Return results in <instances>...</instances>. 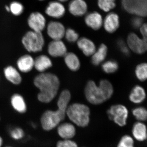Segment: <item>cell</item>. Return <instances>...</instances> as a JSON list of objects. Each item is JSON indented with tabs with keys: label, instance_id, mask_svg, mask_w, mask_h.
Segmentation results:
<instances>
[{
	"label": "cell",
	"instance_id": "b9f144b4",
	"mask_svg": "<svg viewBox=\"0 0 147 147\" xmlns=\"http://www.w3.org/2000/svg\"><path fill=\"white\" fill-rule=\"evenodd\" d=\"M56 1H58L60 2L63 3L67 1L68 0H56Z\"/></svg>",
	"mask_w": 147,
	"mask_h": 147
},
{
	"label": "cell",
	"instance_id": "d590c367",
	"mask_svg": "<svg viewBox=\"0 0 147 147\" xmlns=\"http://www.w3.org/2000/svg\"><path fill=\"white\" fill-rule=\"evenodd\" d=\"M56 147H78L76 142L71 139H62L56 144Z\"/></svg>",
	"mask_w": 147,
	"mask_h": 147
},
{
	"label": "cell",
	"instance_id": "52a82bcc",
	"mask_svg": "<svg viewBox=\"0 0 147 147\" xmlns=\"http://www.w3.org/2000/svg\"><path fill=\"white\" fill-rule=\"evenodd\" d=\"M108 117L119 126H125L127 123L128 110L124 105H113L107 111Z\"/></svg>",
	"mask_w": 147,
	"mask_h": 147
},
{
	"label": "cell",
	"instance_id": "5b68a950",
	"mask_svg": "<svg viewBox=\"0 0 147 147\" xmlns=\"http://www.w3.org/2000/svg\"><path fill=\"white\" fill-rule=\"evenodd\" d=\"M123 9L126 12L144 18L147 15V0H121Z\"/></svg>",
	"mask_w": 147,
	"mask_h": 147
},
{
	"label": "cell",
	"instance_id": "2e32d148",
	"mask_svg": "<svg viewBox=\"0 0 147 147\" xmlns=\"http://www.w3.org/2000/svg\"><path fill=\"white\" fill-rule=\"evenodd\" d=\"M57 128L58 135L62 139H71L76 135V128L69 123H60Z\"/></svg>",
	"mask_w": 147,
	"mask_h": 147
},
{
	"label": "cell",
	"instance_id": "f1b7e54d",
	"mask_svg": "<svg viewBox=\"0 0 147 147\" xmlns=\"http://www.w3.org/2000/svg\"><path fill=\"white\" fill-rule=\"evenodd\" d=\"M97 5L102 11L108 12L115 8L117 4L116 0H97Z\"/></svg>",
	"mask_w": 147,
	"mask_h": 147
},
{
	"label": "cell",
	"instance_id": "83f0119b",
	"mask_svg": "<svg viewBox=\"0 0 147 147\" xmlns=\"http://www.w3.org/2000/svg\"><path fill=\"white\" fill-rule=\"evenodd\" d=\"M8 134L9 137L15 141H20L23 140L25 137L26 133L22 127L15 126L11 127L9 130Z\"/></svg>",
	"mask_w": 147,
	"mask_h": 147
},
{
	"label": "cell",
	"instance_id": "f6af8a7d",
	"mask_svg": "<svg viewBox=\"0 0 147 147\" xmlns=\"http://www.w3.org/2000/svg\"><path fill=\"white\" fill-rule=\"evenodd\" d=\"M1 114H0V121H1Z\"/></svg>",
	"mask_w": 147,
	"mask_h": 147
},
{
	"label": "cell",
	"instance_id": "f546056e",
	"mask_svg": "<svg viewBox=\"0 0 147 147\" xmlns=\"http://www.w3.org/2000/svg\"><path fill=\"white\" fill-rule=\"evenodd\" d=\"M10 12L15 16H19L23 14L24 11V6L22 3L18 1H13L9 5Z\"/></svg>",
	"mask_w": 147,
	"mask_h": 147
},
{
	"label": "cell",
	"instance_id": "cb8c5ba5",
	"mask_svg": "<svg viewBox=\"0 0 147 147\" xmlns=\"http://www.w3.org/2000/svg\"><path fill=\"white\" fill-rule=\"evenodd\" d=\"M132 133L133 137L137 141L139 142L144 141L147 138L146 125L141 122L136 123L132 127Z\"/></svg>",
	"mask_w": 147,
	"mask_h": 147
},
{
	"label": "cell",
	"instance_id": "7a4b0ae2",
	"mask_svg": "<svg viewBox=\"0 0 147 147\" xmlns=\"http://www.w3.org/2000/svg\"><path fill=\"white\" fill-rule=\"evenodd\" d=\"M90 111L88 106L79 103H74L68 106L66 115L74 123L80 127H86L90 121Z\"/></svg>",
	"mask_w": 147,
	"mask_h": 147
},
{
	"label": "cell",
	"instance_id": "7c38bea8",
	"mask_svg": "<svg viewBox=\"0 0 147 147\" xmlns=\"http://www.w3.org/2000/svg\"><path fill=\"white\" fill-rule=\"evenodd\" d=\"M120 18L117 13L114 12H110L105 16L103 20L104 28L109 33H114L120 26Z\"/></svg>",
	"mask_w": 147,
	"mask_h": 147
},
{
	"label": "cell",
	"instance_id": "4316f807",
	"mask_svg": "<svg viewBox=\"0 0 147 147\" xmlns=\"http://www.w3.org/2000/svg\"><path fill=\"white\" fill-rule=\"evenodd\" d=\"M98 86L100 88L106 100L111 98L114 92V89L113 85L109 81L105 79L101 80Z\"/></svg>",
	"mask_w": 147,
	"mask_h": 147
},
{
	"label": "cell",
	"instance_id": "60d3db41",
	"mask_svg": "<svg viewBox=\"0 0 147 147\" xmlns=\"http://www.w3.org/2000/svg\"><path fill=\"white\" fill-rule=\"evenodd\" d=\"M5 10L7 12H10V10H9V5H5Z\"/></svg>",
	"mask_w": 147,
	"mask_h": 147
},
{
	"label": "cell",
	"instance_id": "d6a6232c",
	"mask_svg": "<svg viewBox=\"0 0 147 147\" xmlns=\"http://www.w3.org/2000/svg\"><path fill=\"white\" fill-rule=\"evenodd\" d=\"M132 113L137 120L140 122L146 120L147 111L144 107H139L134 108L132 110Z\"/></svg>",
	"mask_w": 147,
	"mask_h": 147
},
{
	"label": "cell",
	"instance_id": "ee69618b",
	"mask_svg": "<svg viewBox=\"0 0 147 147\" xmlns=\"http://www.w3.org/2000/svg\"><path fill=\"white\" fill-rule=\"evenodd\" d=\"M38 1H45V0H38Z\"/></svg>",
	"mask_w": 147,
	"mask_h": 147
},
{
	"label": "cell",
	"instance_id": "277c9868",
	"mask_svg": "<svg viewBox=\"0 0 147 147\" xmlns=\"http://www.w3.org/2000/svg\"><path fill=\"white\" fill-rule=\"evenodd\" d=\"M22 43L28 52L36 53L42 51L45 45V38L42 32L31 30L24 35Z\"/></svg>",
	"mask_w": 147,
	"mask_h": 147
},
{
	"label": "cell",
	"instance_id": "7bdbcfd3",
	"mask_svg": "<svg viewBox=\"0 0 147 147\" xmlns=\"http://www.w3.org/2000/svg\"><path fill=\"white\" fill-rule=\"evenodd\" d=\"M3 147H14L12 146H3Z\"/></svg>",
	"mask_w": 147,
	"mask_h": 147
},
{
	"label": "cell",
	"instance_id": "ffe728a7",
	"mask_svg": "<svg viewBox=\"0 0 147 147\" xmlns=\"http://www.w3.org/2000/svg\"><path fill=\"white\" fill-rule=\"evenodd\" d=\"M52 66V61L47 55H39L34 59V68L40 73L45 72Z\"/></svg>",
	"mask_w": 147,
	"mask_h": 147
},
{
	"label": "cell",
	"instance_id": "44dd1931",
	"mask_svg": "<svg viewBox=\"0 0 147 147\" xmlns=\"http://www.w3.org/2000/svg\"><path fill=\"white\" fill-rule=\"evenodd\" d=\"M4 74L6 79L14 85H19L22 82V77L19 70L12 66H8L4 69Z\"/></svg>",
	"mask_w": 147,
	"mask_h": 147
},
{
	"label": "cell",
	"instance_id": "4dcf8cb0",
	"mask_svg": "<svg viewBox=\"0 0 147 147\" xmlns=\"http://www.w3.org/2000/svg\"><path fill=\"white\" fill-rule=\"evenodd\" d=\"M147 63H143L136 67L135 73L136 77L139 81L144 82L147 78Z\"/></svg>",
	"mask_w": 147,
	"mask_h": 147
},
{
	"label": "cell",
	"instance_id": "7402d4cb",
	"mask_svg": "<svg viewBox=\"0 0 147 147\" xmlns=\"http://www.w3.org/2000/svg\"><path fill=\"white\" fill-rule=\"evenodd\" d=\"M146 94L144 89L137 85L133 88L129 95V99L131 102L139 104L146 99Z\"/></svg>",
	"mask_w": 147,
	"mask_h": 147
},
{
	"label": "cell",
	"instance_id": "484cf974",
	"mask_svg": "<svg viewBox=\"0 0 147 147\" xmlns=\"http://www.w3.org/2000/svg\"><path fill=\"white\" fill-rule=\"evenodd\" d=\"M108 47L105 44H101L98 49L94 53L92 57L91 62L93 65L97 66L105 60L107 53Z\"/></svg>",
	"mask_w": 147,
	"mask_h": 147
},
{
	"label": "cell",
	"instance_id": "6da1fadb",
	"mask_svg": "<svg viewBox=\"0 0 147 147\" xmlns=\"http://www.w3.org/2000/svg\"><path fill=\"white\" fill-rule=\"evenodd\" d=\"M34 86L39 90L37 95L38 101L49 103L57 94L60 81L57 75L49 72H43L38 75L34 80Z\"/></svg>",
	"mask_w": 147,
	"mask_h": 147
},
{
	"label": "cell",
	"instance_id": "603a6c76",
	"mask_svg": "<svg viewBox=\"0 0 147 147\" xmlns=\"http://www.w3.org/2000/svg\"><path fill=\"white\" fill-rule=\"evenodd\" d=\"M71 95L70 92L67 90L62 91L60 94L57 102V110L66 114L69 103L71 99Z\"/></svg>",
	"mask_w": 147,
	"mask_h": 147
},
{
	"label": "cell",
	"instance_id": "ac0fdd59",
	"mask_svg": "<svg viewBox=\"0 0 147 147\" xmlns=\"http://www.w3.org/2000/svg\"><path fill=\"white\" fill-rule=\"evenodd\" d=\"M10 103L13 110L20 114H24L27 111V105L26 100L21 94H15L10 99Z\"/></svg>",
	"mask_w": 147,
	"mask_h": 147
},
{
	"label": "cell",
	"instance_id": "e0dca14e",
	"mask_svg": "<svg viewBox=\"0 0 147 147\" xmlns=\"http://www.w3.org/2000/svg\"><path fill=\"white\" fill-rule=\"evenodd\" d=\"M16 64L19 71L28 73L34 68V59L31 55H23L18 59Z\"/></svg>",
	"mask_w": 147,
	"mask_h": 147
},
{
	"label": "cell",
	"instance_id": "74e56055",
	"mask_svg": "<svg viewBox=\"0 0 147 147\" xmlns=\"http://www.w3.org/2000/svg\"><path fill=\"white\" fill-rule=\"evenodd\" d=\"M144 24L143 18L139 16H134L131 18V26L134 28L138 29L142 26V25Z\"/></svg>",
	"mask_w": 147,
	"mask_h": 147
},
{
	"label": "cell",
	"instance_id": "9c48e42d",
	"mask_svg": "<svg viewBox=\"0 0 147 147\" xmlns=\"http://www.w3.org/2000/svg\"><path fill=\"white\" fill-rule=\"evenodd\" d=\"M127 43L129 48L139 55L144 54L147 51V40L140 38L134 33L131 32L128 34Z\"/></svg>",
	"mask_w": 147,
	"mask_h": 147
},
{
	"label": "cell",
	"instance_id": "5bb4252c",
	"mask_svg": "<svg viewBox=\"0 0 147 147\" xmlns=\"http://www.w3.org/2000/svg\"><path fill=\"white\" fill-rule=\"evenodd\" d=\"M102 15L96 11L89 12L86 14L84 18L85 24L87 26L94 30H98L103 24Z\"/></svg>",
	"mask_w": 147,
	"mask_h": 147
},
{
	"label": "cell",
	"instance_id": "4fadbf2b",
	"mask_svg": "<svg viewBox=\"0 0 147 147\" xmlns=\"http://www.w3.org/2000/svg\"><path fill=\"white\" fill-rule=\"evenodd\" d=\"M68 9L73 16L81 17L86 14L88 4L85 0H71L69 3Z\"/></svg>",
	"mask_w": 147,
	"mask_h": 147
},
{
	"label": "cell",
	"instance_id": "ab89813d",
	"mask_svg": "<svg viewBox=\"0 0 147 147\" xmlns=\"http://www.w3.org/2000/svg\"><path fill=\"white\" fill-rule=\"evenodd\" d=\"M4 142V141L1 135L0 134V147H3Z\"/></svg>",
	"mask_w": 147,
	"mask_h": 147
},
{
	"label": "cell",
	"instance_id": "ba28073f",
	"mask_svg": "<svg viewBox=\"0 0 147 147\" xmlns=\"http://www.w3.org/2000/svg\"><path fill=\"white\" fill-rule=\"evenodd\" d=\"M27 23L31 30L40 32H42L45 30L47 25L44 15L37 11L30 13L27 19Z\"/></svg>",
	"mask_w": 147,
	"mask_h": 147
},
{
	"label": "cell",
	"instance_id": "836d02e7",
	"mask_svg": "<svg viewBox=\"0 0 147 147\" xmlns=\"http://www.w3.org/2000/svg\"><path fill=\"white\" fill-rule=\"evenodd\" d=\"M64 36L68 42H74L79 39V34L75 30L69 28L65 30Z\"/></svg>",
	"mask_w": 147,
	"mask_h": 147
},
{
	"label": "cell",
	"instance_id": "8d00e7d4",
	"mask_svg": "<svg viewBox=\"0 0 147 147\" xmlns=\"http://www.w3.org/2000/svg\"><path fill=\"white\" fill-rule=\"evenodd\" d=\"M117 45L119 50L123 55L126 56H129L130 55L129 48L122 39H119L117 42Z\"/></svg>",
	"mask_w": 147,
	"mask_h": 147
},
{
	"label": "cell",
	"instance_id": "8fae6325",
	"mask_svg": "<svg viewBox=\"0 0 147 147\" xmlns=\"http://www.w3.org/2000/svg\"><path fill=\"white\" fill-rule=\"evenodd\" d=\"M45 12L49 17L59 19L65 16L66 9L62 3L57 1H51L46 6Z\"/></svg>",
	"mask_w": 147,
	"mask_h": 147
},
{
	"label": "cell",
	"instance_id": "d4e9b609",
	"mask_svg": "<svg viewBox=\"0 0 147 147\" xmlns=\"http://www.w3.org/2000/svg\"><path fill=\"white\" fill-rule=\"evenodd\" d=\"M64 61L67 66L72 71H78L81 66L79 58L74 53H67L64 56Z\"/></svg>",
	"mask_w": 147,
	"mask_h": 147
},
{
	"label": "cell",
	"instance_id": "d6986e66",
	"mask_svg": "<svg viewBox=\"0 0 147 147\" xmlns=\"http://www.w3.org/2000/svg\"><path fill=\"white\" fill-rule=\"evenodd\" d=\"M77 46L82 50L84 55L89 57L93 55L96 51V46L90 39L86 37H82L78 40Z\"/></svg>",
	"mask_w": 147,
	"mask_h": 147
},
{
	"label": "cell",
	"instance_id": "e575fe53",
	"mask_svg": "<svg viewBox=\"0 0 147 147\" xmlns=\"http://www.w3.org/2000/svg\"><path fill=\"white\" fill-rule=\"evenodd\" d=\"M134 141L133 138L128 135H125L121 137L117 147H134Z\"/></svg>",
	"mask_w": 147,
	"mask_h": 147
},
{
	"label": "cell",
	"instance_id": "f35d334b",
	"mask_svg": "<svg viewBox=\"0 0 147 147\" xmlns=\"http://www.w3.org/2000/svg\"><path fill=\"white\" fill-rule=\"evenodd\" d=\"M140 32L142 36V38L147 40V24L146 23H144L140 27Z\"/></svg>",
	"mask_w": 147,
	"mask_h": 147
},
{
	"label": "cell",
	"instance_id": "3957f363",
	"mask_svg": "<svg viewBox=\"0 0 147 147\" xmlns=\"http://www.w3.org/2000/svg\"><path fill=\"white\" fill-rule=\"evenodd\" d=\"M66 114L59 110H45L40 116V124L42 130L50 131L57 128L60 123L64 120Z\"/></svg>",
	"mask_w": 147,
	"mask_h": 147
},
{
	"label": "cell",
	"instance_id": "1f68e13d",
	"mask_svg": "<svg viewBox=\"0 0 147 147\" xmlns=\"http://www.w3.org/2000/svg\"><path fill=\"white\" fill-rule=\"evenodd\" d=\"M102 70L107 74L115 73L119 69V64L115 61L109 60L105 62L102 65Z\"/></svg>",
	"mask_w": 147,
	"mask_h": 147
},
{
	"label": "cell",
	"instance_id": "8992f818",
	"mask_svg": "<svg viewBox=\"0 0 147 147\" xmlns=\"http://www.w3.org/2000/svg\"><path fill=\"white\" fill-rule=\"evenodd\" d=\"M85 94L88 101L93 105H99L106 101L100 88L92 80L87 83Z\"/></svg>",
	"mask_w": 147,
	"mask_h": 147
},
{
	"label": "cell",
	"instance_id": "30bf717a",
	"mask_svg": "<svg viewBox=\"0 0 147 147\" xmlns=\"http://www.w3.org/2000/svg\"><path fill=\"white\" fill-rule=\"evenodd\" d=\"M46 28L47 35L53 40H61L64 37L66 30L61 22L50 21L46 25Z\"/></svg>",
	"mask_w": 147,
	"mask_h": 147
},
{
	"label": "cell",
	"instance_id": "9a60e30c",
	"mask_svg": "<svg viewBox=\"0 0 147 147\" xmlns=\"http://www.w3.org/2000/svg\"><path fill=\"white\" fill-rule=\"evenodd\" d=\"M48 54L53 57L64 56L67 52V49L63 42L61 40H53L48 44Z\"/></svg>",
	"mask_w": 147,
	"mask_h": 147
}]
</instances>
